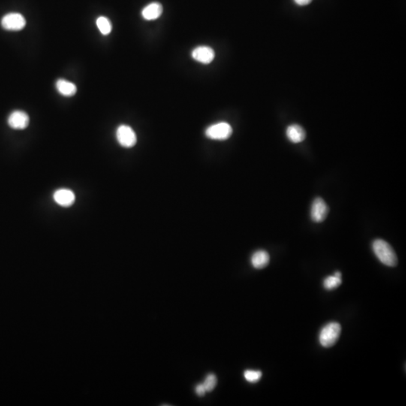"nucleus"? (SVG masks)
<instances>
[{"label": "nucleus", "mask_w": 406, "mask_h": 406, "mask_svg": "<svg viewBox=\"0 0 406 406\" xmlns=\"http://www.w3.org/2000/svg\"><path fill=\"white\" fill-rule=\"evenodd\" d=\"M217 383H218V379H217L216 375L210 373L206 376L204 382L202 383L206 388V392H212L216 386Z\"/></svg>", "instance_id": "obj_16"}, {"label": "nucleus", "mask_w": 406, "mask_h": 406, "mask_svg": "<svg viewBox=\"0 0 406 406\" xmlns=\"http://www.w3.org/2000/svg\"><path fill=\"white\" fill-rule=\"evenodd\" d=\"M56 88L58 92L64 97H73L77 92L76 85L65 79H59L57 81Z\"/></svg>", "instance_id": "obj_13"}, {"label": "nucleus", "mask_w": 406, "mask_h": 406, "mask_svg": "<svg viewBox=\"0 0 406 406\" xmlns=\"http://www.w3.org/2000/svg\"><path fill=\"white\" fill-rule=\"evenodd\" d=\"M195 392L199 396H203L206 394V389L203 383H199L195 387Z\"/></svg>", "instance_id": "obj_18"}, {"label": "nucleus", "mask_w": 406, "mask_h": 406, "mask_svg": "<svg viewBox=\"0 0 406 406\" xmlns=\"http://www.w3.org/2000/svg\"><path fill=\"white\" fill-rule=\"evenodd\" d=\"M97 26L103 35L107 36L112 32V25L107 18L103 16L98 18L97 20Z\"/></svg>", "instance_id": "obj_14"}, {"label": "nucleus", "mask_w": 406, "mask_h": 406, "mask_svg": "<svg viewBox=\"0 0 406 406\" xmlns=\"http://www.w3.org/2000/svg\"><path fill=\"white\" fill-rule=\"evenodd\" d=\"M244 376L247 381L250 382V383H256L261 378L262 372L260 371H256V370H246L244 372Z\"/></svg>", "instance_id": "obj_17"}, {"label": "nucleus", "mask_w": 406, "mask_h": 406, "mask_svg": "<svg viewBox=\"0 0 406 406\" xmlns=\"http://www.w3.org/2000/svg\"><path fill=\"white\" fill-rule=\"evenodd\" d=\"M116 138L120 145L126 148H133L137 142L136 133L128 125L119 126L116 130Z\"/></svg>", "instance_id": "obj_4"}, {"label": "nucleus", "mask_w": 406, "mask_h": 406, "mask_svg": "<svg viewBox=\"0 0 406 406\" xmlns=\"http://www.w3.org/2000/svg\"><path fill=\"white\" fill-rule=\"evenodd\" d=\"M206 137L212 140H227L231 136L233 129L227 122H220L212 124L206 130Z\"/></svg>", "instance_id": "obj_3"}, {"label": "nucleus", "mask_w": 406, "mask_h": 406, "mask_svg": "<svg viewBox=\"0 0 406 406\" xmlns=\"http://www.w3.org/2000/svg\"><path fill=\"white\" fill-rule=\"evenodd\" d=\"M163 13V7L159 3H152L145 7L142 12V16L145 20L154 21L159 19Z\"/></svg>", "instance_id": "obj_11"}, {"label": "nucleus", "mask_w": 406, "mask_h": 406, "mask_svg": "<svg viewBox=\"0 0 406 406\" xmlns=\"http://www.w3.org/2000/svg\"><path fill=\"white\" fill-rule=\"evenodd\" d=\"M193 60L202 64H209L214 61L215 53L212 48L209 46H199L192 52Z\"/></svg>", "instance_id": "obj_9"}, {"label": "nucleus", "mask_w": 406, "mask_h": 406, "mask_svg": "<svg viewBox=\"0 0 406 406\" xmlns=\"http://www.w3.org/2000/svg\"><path fill=\"white\" fill-rule=\"evenodd\" d=\"M29 123V115L23 111H15L9 116V126L14 130H25Z\"/></svg>", "instance_id": "obj_8"}, {"label": "nucleus", "mask_w": 406, "mask_h": 406, "mask_svg": "<svg viewBox=\"0 0 406 406\" xmlns=\"http://www.w3.org/2000/svg\"><path fill=\"white\" fill-rule=\"evenodd\" d=\"M328 209L325 201L322 198L317 197L313 202L311 209V218L315 223L323 222L327 217Z\"/></svg>", "instance_id": "obj_6"}, {"label": "nucleus", "mask_w": 406, "mask_h": 406, "mask_svg": "<svg viewBox=\"0 0 406 406\" xmlns=\"http://www.w3.org/2000/svg\"><path fill=\"white\" fill-rule=\"evenodd\" d=\"M312 0H294L295 4L300 7H305L311 4Z\"/></svg>", "instance_id": "obj_19"}, {"label": "nucleus", "mask_w": 406, "mask_h": 406, "mask_svg": "<svg viewBox=\"0 0 406 406\" xmlns=\"http://www.w3.org/2000/svg\"><path fill=\"white\" fill-rule=\"evenodd\" d=\"M286 135H287V139L295 144L303 142L306 137L305 130L298 124H292V125L289 126L286 130Z\"/></svg>", "instance_id": "obj_10"}, {"label": "nucleus", "mask_w": 406, "mask_h": 406, "mask_svg": "<svg viewBox=\"0 0 406 406\" xmlns=\"http://www.w3.org/2000/svg\"><path fill=\"white\" fill-rule=\"evenodd\" d=\"M269 260H270L269 254L264 250H259L254 252L251 259L253 267L257 269H262L267 266Z\"/></svg>", "instance_id": "obj_12"}, {"label": "nucleus", "mask_w": 406, "mask_h": 406, "mask_svg": "<svg viewBox=\"0 0 406 406\" xmlns=\"http://www.w3.org/2000/svg\"><path fill=\"white\" fill-rule=\"evenodd\" d=\"M1 25L7 31H20L26 26V20L19 13H10L3 18Z\"/></svg>", "instance_id": "obj_5"}, {"label": "nucleus", "mask_w": 406, "mask_h": 406, "mask_svg": "<svg viewBox=\"0 0 406 406\" xmlns=\"http://www.w3.org/2000/svg\"><path fill=\"white\" fill-rule=\"evenodd\" d=\"M372 249L379 260L385 266L394 267L398 264V259L392 247L382 239L373 242Z\"/></svg>", "instance_id": "obj_1"}, {"label": "nucleus", "mask_w": 406, "mask_h": 406, "mask_svg": "<svg viewBox=\"0 0 406 406\" xmlns=\"http://www.w3.org/2000/svg\"><path fill=\"white\" fill-rule=\"evenodd\" d=\"M342 283L341 278L335 276V275H332V276H328L327 278H325L323 281V286L326 290H334L339 287Z\"/></svg>", "instance_id": "obj_15"}, {"label": "nucleus", "mask_w": 406, "mask_h": 406, "mask_svg": "<svg viewBox=\"0 0 406 406\" xmlns=\"http://www.w3.org/2000/svg\"><path fill=\"white\" fill-rule=\"evenodd\" d=\"M341 326L337 322H331L322 328L319 335L320 344L324 347H331L337 342L341 335Z\"/></svg>", "instance_id": "obj_2"}, {"label": "nucleus", "mask_w": 406, "mask_h": 406, "mask_svg": "<svg viewBox=\"0 0 406 406\" xmlns=\"http://www.w3.org/2000/svg\"><path fill=\"white\" fill-rule=\"evenodd\" d=\"M53 199L58 206L68 208L74 204L76 195L70 189H58L54 193Z\"/></svg>", "instance_id": "obj_7"}]
</instances>
